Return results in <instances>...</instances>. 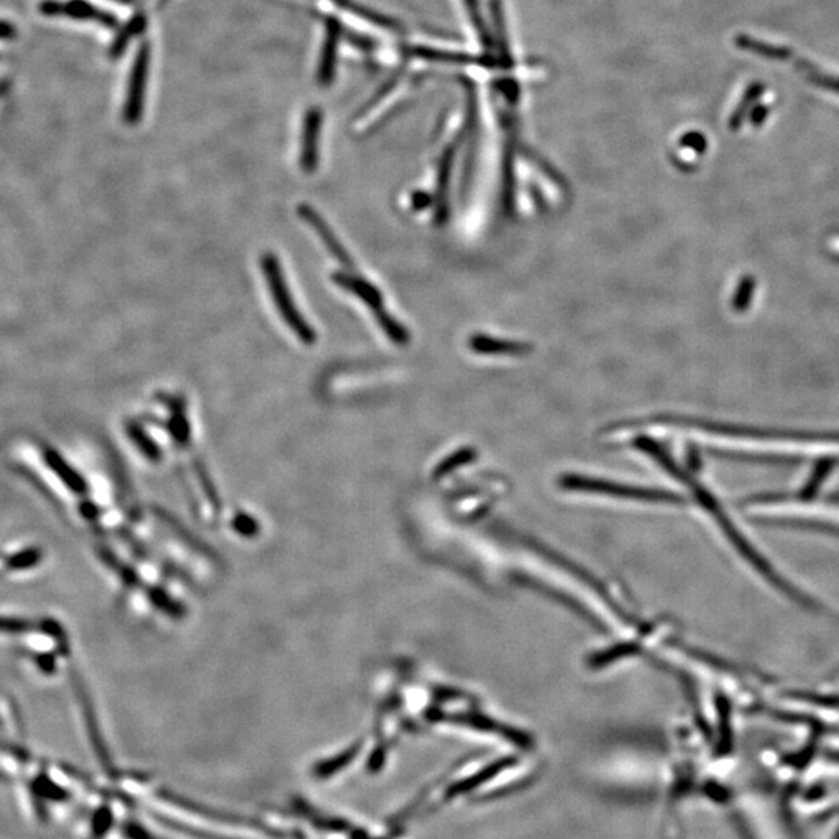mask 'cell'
Here are the masks:
<instances>
[{"instance_id":"obj_13","label":"cell","mask_w":839,"mask_h":839,"mask_svg":"<svg viewBox=\"0 0 839 839\" xmlns=\"http://www.w3.org/2000/svg\"><path fill=\"white\" fill-rule=\"evenodd\" d=\"M296 810L300 815L307 816L311 824L317 829L330 830V832H347V830H350V824L345 819L328 818V816L321 815L313 808L308 807L305 802L297 801Z\"/></svg>"},{"instance_id":"obj_11","label":"cell","mask_w":839,"mask_h":839,"mask_svg":"<svg viewBox=\"0 0 839 839\" xmlns=\"http://www.w3.org/2000/svg\"><path fill=\"white\" fill-rule=\"evenodd\" d=\"M148 815L157 822V824H161V826L167 827V829L175 830V832L182 833L184 836H188V838H195V839H240L234 838V836H226L221 835V833L212 832V830L201 829V827L192 826V824H187V822L178 821V819L171 818V816L162 815L159 812H153V810H147Z\"/></svg>"},{"instance_id":"obj_2","label":"cell","mask_w":839,"mask_h":839,"mask_svg":"<svg viewBox=\"0 0 839 839\" xmlns=\"http://www.w3.org/2000/svg\"><path fill=\"white\" fill-rule=\"evenodd\" d=\"M714 445L740 453L780 454V456H839V442H805V440L756 439V437H721L711 434L707 437Z\"/></svg>"},{"instance_id":"obj_10","label":"cell","mask_w":839,"mask_h":839,"mask_svg":"<svg viewBox=\"0 0 839 839\" xmlns=\"http://www.w3.org/2000/svg\"><path fill=\"white\" fill-rule=\"evenodd\" d=\"M42 10L47 14H66L70 18L84 19V21H95L105 25V27H117V19L112 14L94 7V5L84 2V0H72L67 4H55V2H47L42 5Z\"/></svg>"},{"instance_id":"obj_14","label":"cell","mask_w":839,"mask_h":839,"mask_svg":"<svg viewBox=\"0 0 839 839\" xmlns=\"http://www.w3.org/2000/svg\"><path fill=\"white\" fill-rule=\"evenodd\" d=\"M509 765L510 760H499V762L487 766V768L482 770L481 773L474 774V776H471L470 779H465L464 782H460V784H457L456 787L451 788L450 793H448V798H454V796H459V794L465 793V791L474 790V788L479 787L482 782L491 779V777H495L499 771L505 770V768Z\"/></svg>"},{"instance_id":"obj_1","label":"cell","mask_w":839,"mask_h":839,"mask_svg":"<svg viewBox=\"0 0 839 839\" xmlns=\"http://www.w3.org/2000/svg\"><path fill=\"white\" fill-rule=\"evenodd\" d=\"M260 268H262L263 277H265L266 285H268L269 293H271L272 302L276 305L286 327L293 331L302 344H316V330L311 327L310 322L302 316L299 308H297L293 294L289 291L279 257L272 252H266L260 258Z\"/></svg>"},{"instance_id":"obj_20","label":"cell","mask_w":839,"mask_h":839,"mask_svg":"<svg viewBox=\"0 0 839 839\" xmlns=\"http://www.w3.org/2000/svg\"><path fill=\"white\" fill-rule=\"evenodd\" d=\"M114 2H119L122 5H131L133 4L134 0H114Z\"/></svg>"},{"instance_id":"obj_5","label":"cell","mask_w":839,"mask_h":839,"mask_svg":"<svg viewBox=\"0 0 839 839\" xmlns=\"http://www.w3.org/2000/svg\"><path fill=\"white\" fill-rule=\"evenodd\" d=\"M322 125H324V112L321 108L313 106L308 109L303 117L302 139H300L299 164L302 171L311 175L319 168V157H321V136Z\"/></svg>"},{"instance_id":"obj_12","label":"cell","mask_w":839,"mask_h":839,"mask_svg":"<svg viewBox=\"0 0 839 839\" xmlns=\"http://www.w3.org/2000/svg\"><path fill=\"white\" fill-rule=\"evenodd\" d=\"M359 751H361V742L350 746L347 751L341 752V754L333 757V759L317 763L313 770L314 777H317V779H328V777L336 776V774L341 773L344 768H347L356 759Z\"/></svg>"},{"instance_id":"obj_4","label":"cell","mask_w":839,"mask_h":839,"mask_svg":"<svg viewBox=\"0 0 839 839\" xmlns=\"http://www.w3.org/2000/svg\"><path fill=\"white\" fill-rule=\"evenodd\" d=\"M151 47L143 42L134 60L131 77H129L128 92H126L123 119L128 125H137L142 119L145 109V95H147L148 75H150Z\"/></svg>"},{"instance_id":"obj_3","label":"cell","mask_w":839,"mask_h":839,"mask_svg":"<svg viewBox=\"0 0 839 839\" xmlns=\"http://www.w3.org/2000/svg\"><path fill=\"white\" fill-rule=\"evenodd\" d=\"M157 798L175 805V807L182 808L184 812L193 813V815L201 816V818L212 819V821L221 822V824H227V826L257 830V832L265 833V835L274 839H303L299 832L277 829V827L269 826L268 822L262 821V819L229 812V810H221V808L212 807L209 804H202L195 799L185 798V796L173 793L170 790L159 791Z\"/></svg>"},{"instance_id":"obj_21","label":"cell","mask_w":839,"mask_h":839,"mask_svg":"<svg viewBox=\"0 0 839 839\" xmlns=\"http://www.w3.org/2000/svg\"><path fill=\"white\" fill-rule=\"evenodd\" d=\"M836 248L839 249V241H836Z\"/></svg>"},{"instance_id":"obj_16","label":"cell","mask_w":839,"mask_h":839,"mask_svg":"<svg viewBox=\"0 0 839 839\" xmlns=\"http://www.w3.org/2000/svg\"><path fill=\"white\" fill-rule=\"evenodd\" d=\"M145 27H147V19H145V16H142V14L134 16V18L126 24V27L123 28V32L120 33L119 38L115 39L114 46H112V53H114L115 56H119L120 53L126 49V46H128V42L131 41V39L136 38L137 35H140V33L145 30Z\"/></svg>"},{"instance_id":"obj_6","label":"cell","mask_w":839,"mask_h":839,"mask_svg":"<svg viewBox=\"0 0 839 839\" xmlns=\"http://www.w3.org/2000/svg\"><path fill=\"white\" fill-rule=\"evenodd\" d=\"M297 215L321 237L322 243L325 244L327 251L341 263L342 268L347 269V271H352L355 268V263H353L352 257H350L347 249L344 248V244L338 240L330 224L313 207L308 206V204H300L297 207Z\"/></svg>"},{"instance_id":"obj_17","label":"cell","mask_w":839,"mask_h":839,"mask_svg":"<svg viewBox=\"0 0 839 839\" xmlns=\"http://www.w3.org/2000/svg\"><path fill=\"white\" fill-rule=\"evenodd\" d=\"M112 824H114V815H112L111 808L101 807L95 813L94 821H92L94 835L98 836V838H103L109 832V829H111Z\"/></svg>"},{"instance_id":"obj_18","label":"cell","mask_w":839,"mask_h":839,"mask_svg":"<svg viewBox=\"0 0 839 839\" xmlns=\"http://www.w3.org/2000/svg\"><path fill=\"white\" fill-rule=\"evenodd\" d=\"M123 832H125V836L128 839H162L148 832L145 827L140 826L137 822H128V824H125Z\"/></svg>"},{"instance_id":"obj_19","label":"cell","mask_w":839,"mask_h":839,"mask_svg":"<svg viewBox=\"0 0 839 839\" xmlns=\"http://www.w3.org/2000/svg\"><path fill=\"white\" fill-rule=\"evenodd\" d=\"M633 647H617L616 650H611V652L602 653V655L597 656L596 661H594V665H603L606 662L613 661L614 656L619 658V656L627 655V653L633 652Z\"/></svg>"},{"instance_id":"obj_15","label":"cell","mask_w":839,"mask_h":839,"mask_svg":"<svg viewBox=\"0 0 839 839\" xmlns=\"http://www.w3.org/2000/svg\"><path fill=\"white\" fill-rule=\"evenodd\" d=\"M126 432H128L129 439L136 443L140 453L145 454V456H147L148 459L153 460V462L161 459V450H159V446H157V443L148 436L145 429H143L139 423H128V425H126Z\"/></svg>"},{"instance_id":"obj_7","label":"cell","mask_w":839,"mask_h":839,"mask_svg":"<svg viewBox=\"0 0 839 839\" xmlns=\"http://www.w3.org/2000/svg\"><path fill=\"white\" fill-rule=\"evenodd\" d=\"M564 484L575 490L594 491V493H606V495L628 496L634 499H647V501H670L669 493L656 490H641V488L620 487V485L608 484V482L594 481L585 477H568Z\"/></svg>"},{"instance_id":"obj_9","label":"cell","mask_w":839,"mask_h":839,"mask_svg":"<svg viewBox=\"0 0 839 839\" xmlns=\"http://www.w3.org/2000/svg\"><path fill=\"white\" fill-rule=\"evenodd\" d=\"M342 38V25L338 19H325V39L322 46L321 63L317 70V80L321 86H328L335 78L336 58H338L339 41Z\"/></svg>"},{"instance_id":"obj_8","label":"cell","mask_w":839,"mask_h":839,"mask_svg":"<svg viewBox=\"0 0 839 839\" xmlns=\"http://www.w3.org/2000/svg\"><path fill=\"white\" fill-rule=\"evenodd\" d=\"M331 280L339 288L358 297L361 302L366 303L367 307L372 310L373 316L384 311L383 294H381L380 289L376 288L373 283H370L364 277L356 276V274L350 271H338L331 276Z\"/></svg>"}]
</instances>
